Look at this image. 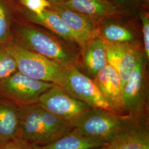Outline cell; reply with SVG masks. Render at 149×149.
<instances>
[{
  "mask_svg": "<svg viewBox=\"0 0 149 149\" xmlns=\"http://www.w3.org/2000/svg\"><path fill=\"white\" fill-rule=\"evenodd\" d=\"M49 2L51 5L50 9L60 17L72 32L80 48L98 34V24L95 22L60 3Z\"/></svg>",
  "mask_w": 149,
  "mask_h": 149,
  "instance_id": "obj_13",
  "label": "cell"
},
{
  "mask_svg": "<svg viewBox=\"0 0 149 149\" xmlns=\"http://www.w3.org/2000/svg\"><path fill=\"white\" fill-rule=\"evenodd\" d=\"M104 143L91 138L80 132L76 128H72L63 136L41 149H95L104 146Z\"/></svg>",
  "mask_w": 149,
  "mask_h": 149,
  "instance_id": "obj_17",
  "label": "cell"
},
{
  "mask_svg": "<svg viewBox=\"0 0 149 149\" xmlns=\"http://www.w3.org/2000/svg\"><path fill=\"white\" fill-rule=\"evenodd\" d=\"M103 147V146H102ZM102 149V147L101 148H97V149Z\"/></svg>",
  "mask_w": 149,
  "mask_h": 149,
  "instance_id": "obj_27",
  "label": "cell"
},
{
  "mask_svg": "<svg viewBox=\"0 0 149 149\" xmlns=\"http://www.w3.org/2000/svg\"><path fill=\"white\" fill-rule=\"evenodd\" d=\"M49 1H54V2H59V3H61V2H64L65 1H67L68 0H48Z\"/></svg>",
  "mask_w": 149,
  "mask_h": 149,
  "instance_id": "obj_26",
  "label": "cell"
},
{
  "mask_svg": "<svg viewBox=\"0 0 149 149\" xmlns=\"http://www.w3.org/2000/svg\"><path fill=\"white\" fill-rule=\"evenodd\" d=\"M93 80L112 112L127 116L123 101L122 82L117 71L107 64Z\"/></svg>",
  "mask_w": 149,
  "mask_h": 149,
  "instance_id": "obj_11",
  "label": "cell"
},
{
  "mask_svg": "<svg viewBox=\"0 0 149 149\" xmlns=\"http://www.w3.org/2000/svg\"><path fill=\"white\" fill-rule=\"evenodd\" d=\"M125 117L102 108H91L76 127L86 136L108 143L117 134Z\"/></svg>",
  "mask_w": 149,
  "mask_h": 149,
  "instance_id": "obj_7",
  "label": "cell"
},
{
  "mask_svg": "<svg viewBox=\"0 0 149 149\" xmlns=\"http://www.w3.org/2000/svg\"><path fill=\"white\" fill-rule=\"evenodd\" d=\"M139 1L140 3L141 7L149 10V0H139Z\"/></svg>",
  "mask_w": 149,
  "mask_h": 149,
  "instance_id": "obj_25",
  "label": "cell"
},
{
  "mask_svg": "<svg viewBox=\"0 0 149 149\" xmlns=\"http://www.w3.org/2000/svg\"><path fill=\"white\" fill-rule=\"evenodd\" d=\"M18 108V138L35 145L44 146L51 144L72 129L38 103Z\"/></svg>",
  "mask_w": 149,
  "mask_h": 149,
  "instance_id": "obj_2",
  "label": "cell"
},
{
  "mask_svg": "<svg viewBox=\"0 0 149 149\" xmlns=\"http://www.w3.org/2000/svg\"><path fill=\"white\" fill-rule=\"evenodd\" d=\"M108 64L117 71L123 87L135 68L136 60L143 49L129 44L104 42Z\"/></svg>",
  "mask_w": 149,
  "mask_h": 149,
  "instance_id": "obj_12",
  "label": "cell"
},
{
  "mask_svg": "<svg viewBox=\"0 0 149 149\" xmlns=\"http://www.w3.org/2000/svg\"><path fill=\"white\" fill-rule=\"evenodd\" d=\"M0 149H41L40 146L35 145L26 140L19 138L7 140H0Z\"/></svg>",
  "mask_w": 149,
  "mask_h": 149,
  "instance_id": "obj_23",
  "label": "cell"
},
{
  "mask_svg": "<svg viewBox=\"0 0 149 149\" xmlns=\"http://www.w3.org/2000/svg\"><path fill=\"white\" fill-rule=\"evenodd\" d=\"M23 7L36 14H40L43 11L50 8V3L48 0H19Z\"/></svg>",
  "mask_w": 149,
  "mask_h": 149,
  "instance_id": "obj_24",
  "label": "cell"
},
{
  "mask_svg": "<svg viewBox=\"0 0 149 149\" xmlns=\"http://www.w3.org/2000/svg\"><path fill=\"white\" fill-rule=\"evenodd\" d=\"M18 71L15 59L6 47L0 46V81Z\"/></svg>",
  "mask_w": 149,
  "mask_h": 149,
  "instance_id": "obj_19",
  "label": "cell"
},
{
  "mask_svg": "<svg viewBox=\"0 0 149 149\" xmlns=\"http://www.w3.org/2000/svg\"><path fill=\"white\" fill-rule=\"evenodd\" d=\"M138 16L141 22V30L143 43V49L147 60H149V10L140 7Z\"/></svg>",
  "mask_w": 149,
  "mask_h": 149,
  "instance_id": "obj_20",
  "label": "cell"
},
{
  "mask_svg": "<svg viewBox=\"0 0 149 149\" xmlns=\"http://www.w3.org/2000/svg\"><path fill=\"white\" fill-rule=\"evenodd\" d=\"M10 34V21L8 10L0 0V44L5 43Z\"/></svg>",
  "mask_w": 149,
  "mask_h": 149,
  "instance_id": "obj_21",
  "label": "cell"
},
{
  "mask_svg": "<svg viewBox=\"0 0 149 149\" xmlns=\"http://www.w3.org/2000/svg\"><path fill=\"white\" fill-rule=\"evenodd\" d=\"M102 149H149V115H127L117 134Z\"/></svg>",
  "mask_w": 149,
  "mask_h": 149,
  "instance_id": "obj_9",
  "label": "cell"
},
{
  "mask_svg": "<svg viewBox=\"0 0 149 149\" xmlns=\"http://www.w3.org/2000/svg\"><path fill=\"white\" fill-rule=\"evenodd\" d=\"M37 103L72 128L76 127L83 116L91 108L55 84L40 96Z\"/></svg>",
  "mask_w": 149,
  "mask_h": 149,
  "instance_id": "obj_5",
  "label": "cell"
},
{
  "mask_svg": "<svg viewBox=\"0 0 149 149\" xmlns=\"http://www.w3.org/2000/svg\"><path fill=\"white\" fill-rule=\"evenodd\" d=\"M21 11L23 15L29 22L47 29L60 37L77 45L80 48L72 32L65 24L60 17L51 9H47L40 14L33 13L24 7Z\"/></svg>",
  "mask_w": 149,
  "mask_h": 149,
  "instance_id": "obj_16",
  "label": "cell"
},
{
  "mask_svg": "<svg viewBox=\"0 0 149 149\" xmlns=\"http://www.w3.org/2000/svg\"><path fill=\"white\" fill-rule=\"evenodd\" d=\"M68 94L93 108L112 112L93 79L83 74L76 66L70 67L61 86Z\"/></svg>",
  "mask_w": 149,
  "mask_h": 149,
  "instance_id": "obj_10",
  "label": "cell"
},
{
  "mask_svg": "<svg viewBox=\"0 0 149 149\" xmlns=\"http://www.w3.org/2000/svg\"><path fill=\"white\" fill-rule=\"evenodd\" d=\"M54 84L36 80L17 71L0 81V93L17 106L37 103L40 96Z\"/></svg>",
  "mask_w": 149,
  "mask_h": 149,
  "instance_id": "obj_6",
  "label": "cell"
},
{
  "mask_svg": "<svg viewBox=\"0 0 149 149\" xmlns=\"http://www.w3.org/2000/svg\"><path fill=\"white\" fill-rule=\"evenodd\" d=\"M19 108L7 100H0V140L18 138Z\"/></svg>",
  "mask_w": 149,
  "mask_h": 149,
  "instance_id": "obj_18",
  "label": "cell"
},
{
  "mask_svg": "<svg viewBox=\"0 0 149 149\" xmlns=\"http://www.w3.org/2000/svg\"><path fill=\"white\" fill-rule=\"evenodd\" d=\"M148 61L144 51L141 52L132 74L123 87V101L127 115H149Z\"/></svg>",
  "mask_w": 149,
  "mask_h": 149,
  "instance_id": "obj_4",
  "label": "cell"
},
{
  "mask_svg": "<svg viewBox=\"0 0 149 149\" xmlns=\"http://www.w3.org/2000/svg\"><path fill=\"white\" fill-rule=\"evenodd\" d=\"M107 64L104 42L98 33L80 48L77 68L93 79Z\"/></svg>",
  "mask_w": 149,
  "mask_h": 149,
  "instance_id": "obj_14",
  "label": "cell"
},
{
  "mask_svg": "<svg viewBox=\"0 0 149 149\" xmlns=\"http://www.w3.org/2000/svg\"><path fill=\"white\" fill-rule=\"evenodd\" d=\"M137 15L124 14L102 21L98 24V35L106 43L129 44L143 49L140 28L135 25Z\"/></svg>",
  "mask_w": 149,
  "mask_h": 149,
  "instance_id": "obj_8",
  "label": "cell"
},
{
  "mask_svg": "<svg viewBox=\"0 0 149 149\" xmlns=\"http://www.w3.org/2000/svg\"><path fill=\"white\" fill-rule=\"evenodd\" d=\"M18 43L22 47L69 68L79 65L80 48L50 31L22 24L17 28Z\"/></svg>",
  "mask_w": 149,
  "mask_h": 149,
  "instance_id": "obj_1",
  "label": "cell"
},
{
  "mask_svg": "<svg viewBox=\"0 0 149 149\" xmlns=\"http://www.w3.org/2000/svg\"><path fill=\"white\" fill-rule=\"evenodd\" d=\"M60 3L85 16L97 24L109 17L128 14L106 0H68Z\"/></svg>",
  "mask_w": 149,
  "mask_h": 149,
  "instance_id": "obj_15",
  "label": "cell"
},
{
  "mask_svg": "<svg viewBox=\"0 0 149 149\" xmlns=\"http://www.w3.org/2000/svg\"><path fill=\"white\" fill-rule=\"evenodd\" d=\"M119 10L128 14L137 15L141 5L139 0H106Z\"/></svg>",
  "mask_w": 149,
  "mask_h": 149,
  "instance_id": "obj_22",
  "label": "cell"
},
{
  "mask_svg": "<svg viewBox=\"0 0 149 149\" xmlns=\"http://www.w3.org/2000/svg\"><path fill=\"white\" fill-rule=\"evenodd\" d=\"M6 48L15 59L18 71L22 74L61 86L70 67H65L17 43H10Z\"/></svg>",
  "mask_w": 149,
  "mask_h": 149,
  "instance_id": "obj_3",
  "label": "cell"
}]
</instances>
